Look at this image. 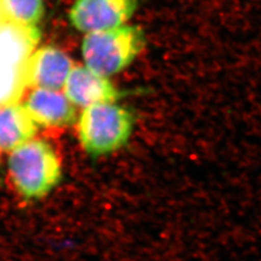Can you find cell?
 Wrapping results in <instances>:
<instances>
[{"label": "cell", "mask_w": 261, "mask_h": 261, "mask_svg": "<svg viewBox=\"0 0 261 261\" xmlns=\"http://www.w3.org/2000/svg\"><path fill=\"white\" fill-rule=\"evenodd\" d=\"M42 38L37 27L0 20V63L23 67Z\"/></svg>", "instance_id": "8"}, {"label": "cell", "mask_w": 261, "mask_h": 261, "mask_svg": "<svg viewBox=\"0 0 261 261\" xmlns=\"http://www.w3.org/2000/svg\"><path fill=\"white\" fill-rule=\"evenodd\" d=\"M37 124L24 103L0 107V150L11 152L34 138Z\"/></svg>", "instance_id": "9"}, {"label": "cell", "mask_w": 261, "mask_h": 261, "mask_svg": "<svg viewBox=\"0 0 261 261\" xmlns=\"http://www.w3.org/2000/svg\"><path fill=\"white\" fill-rule=\"evenodd\" d=\"M27 87L23 67L0 63V107L20 102Z\"/></svg>", "instance_id": "11"}, {"label": "cell", "mask_w": 261, "mask_h": 261, "mask_svg": "<svg viewBox=\"0 0 261 261\" xmlns=\"http://www.w3.org/2000/svg\"><path fill=\"white\" fill-rule=\"evenodd\" d=\"M45 12L44 0H0V20L37 27Z\"/></svg>", "instance_id": "10"}, {"label": "cell", "mask_w": 261, "mask_h": 261, "mask_svg": "<svg viewBox=\"0 0 261 261\" xmlns=\"http://www.w3.org/2000/svg\"><path fill=\"white\" fill-rule=\"evenodd\" d=\"M24 106L39 126L61 127L76 120L75 106L63 91L35 88L29 94Z\"/></svg>", "instance_id": "7"}, {"label": "cell", "mask_w": 261, "mask_h": 261, "mask_svg": "<svg viewBox=\"0 0 261 261\" xmlns=\"http://www.w3.org/2000/svg\"><path fill=\"white\" fill-rule=\"evenodd\" d=\"M63 92L75 107L83 109L98 103L116 102L119 98L118 89L108 77L98 74L85 65L73 68Z\"/></svg>", "instance_id": "6"}, {"label": "cell", "mask_w": 261, "mask_h": 261, "mask_svg": "<svg viewBox=\"0 0 261 261\" xmlns=\"http://www.w3.org/2000/svg\"><path fill=\"white\" fill-rule=\"evenodd\" d=\"M74 65L70 57L53 46L38 48L23 65L28 87L63 91Z\"/></svg>", "instance_id": "5"}, {"label": "cell", "mask_w": 261, "mask_h": 261, "mask_svg": "<svg viewBox=\"0 0 261 261\" xmlns=\"http://www.w3.org/2000/svg\"><path fill=\"white\" fill-rule=\"evenodd\" d=\"M8 168L16 191L28 199L44 197L59 183L62 173L53 147L35 138L10 152Z\"/></svg>", "instance_id": "1"}, {"label": "cell", "mask_w": 261, "mask_h": 261, "mask_svg": "<svg viewBox=\"0 0 261 261\" xmlns=\"http://www.w3.org/2000/svg\"><path fill=\"white\" fill-rule=\"evenodd\" d=\"M145 45L143 30L125 24L117 29L86 34L82 42V56L85 67L109 77L128 67Z\"/></svg>", "instance_id": "2"}, {"label": "cell", "mask_w": 261, "mask_h": 261, "mask_svg": "<svg viewBox=\"0 0 261 261\" xmlns=\"http://www.w3.org/2000/svg\"><path fill=\"white\" fill-rule=\"evenodd\" d=\"M133 124L132 113L116 102L91 106L77 119L80 143L91 156L108 154L128 141Z\"/></svg>", "instance_id": "3"}, {"label": "cell", "mask_w": 261, "mask_h": 261, "mask_svg": "<svg viewBox=\"0 0 261 261\" xmlns=\"http://www.w3.org/2000/svg\"><path fill=\"white\" fill-rule=\"evenodd\" d=\"M137 8L136 0H76L69 18L85 34L123 27Z\"/></svg>", "instance_id": "4"}]
</instances>
